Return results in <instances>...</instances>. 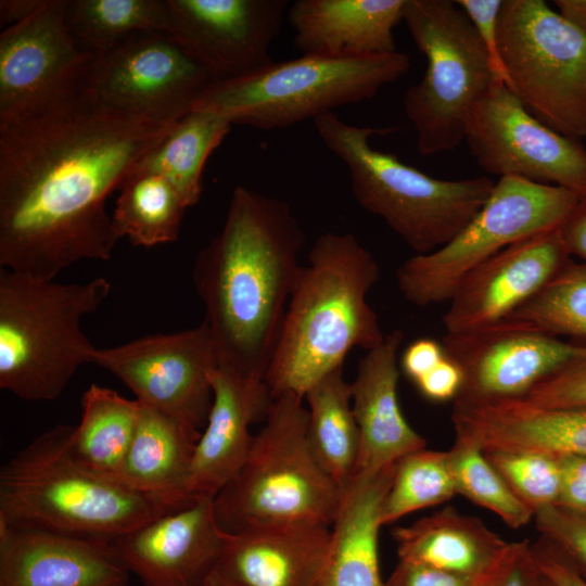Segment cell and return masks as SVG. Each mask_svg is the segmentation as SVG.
<instances>
[{"label":"cell","mask_w":586,"mask_h":586,"mask_svg":"<svg viewBox=\"0 0 586 586\" xmlns=\"http://www.w3.org/2000/svg\"><path fill=\"white\" fill-rule=\"evenodd\" d=\"M74 97L0 128V267L54 280L109 260L107 196L175 127Z\"/></svg>","instance_id":"obj_1"},{"label":"cell","mask_w":586,"mask_h":586,"mask_svg":"<svg viewBox=\"0 0 586 586\" xmlns=\"http://www.w3.org/2000/svg\"><path fill=\"white\" fill-rule=\"evenodd\" d=\"M304 233L288 203L238 186L192 280L218 367L265 381L302 265Z\"/></svg>","instance_id":"obj_2"},{"label":"cell","mask_w":586,"mask_h":586,"mask_svg":"<svg viewBox=\"0 0 586 586\" xmlns=\"http://www.w3.org/2000/svg\"><path fill=\"white\" fill-rule=\"evenodd\" d=\"M380 278L371 252L351 233L319 235L297 273L265 382L270 395L305 397L343 367L355 347L369 351L385 334L367 296Z\"/></svg>","instance_id":"obj_3"},{"label":"cell","mask_w":586,"mask_h":586,"mask_svg":"<svg viewBox=\"0 0 586 586\" xmlns=\"http://www.w3.org/2000/svg\"><path fill=\"white\" fill-rule=\"evenodd\" d=\"M72 425L37 436L0 470V522L113 543L178 510L165 499L86 468L69 450Z\"/></svg>","instance_id":"obj_4"},{"label":"cell","mask_w":586,"mask_h":586,"mask_svg":"<svg viewBox=\"0 0 586 586\" xmlns=\"http://www.w3.org/2000/svg\"><path fill=\"white\" fill-rule=\"evenodd\" d=\"M323 144L347 167L357 203L380 217L416 254L453 240L480 211L495 181L485 176L445 180L371 145L395 127L352 125L335 112L314 119Z\"/></svg>","instance_id":"obj_5"},{"label":"cell","mask_w":586,"mask_h":586,"mask_svg":"<svg viewBox=\"0 0 586 586\" xmlns=\"http://www.w3.org/2000/svg\"><path fill=\"white\" fill-rule=\"evenodd\" d=\"M111 292L98 277L60 283L0 267V387L29 402L56 399L97 347L81 330Z\"/></svg>","instance_id":"obj_6"},{"label":"cell","mask_w":586,"mask_h":586,"mask_svg":"<svg viewBox=\"0 0 586 586\" xmlns=\"http://www.w3.org/2000/svg\"><path fill=\"white\" fill-rule=\"evenodd\" d=\"M303 399L293 394L272 399L244 463L215 495L214 513L225 533L290 523L332 525L342 491L310 447Z\"/></svg>","instance_id":"obj_7"},{"label":"cell","mask_w":586,"mask_h":586,"mask_svg":"<svg viewBox=\"0 0 586 586\" xmlns=\"http://www.w3.org/2000/svg\"><path fill=\"white\" fill-rule=\"evenodd\" d=\"M409 67V56L399 51L356 59L303 54L212 81L191 110L219 114L232 125L281 129L371 99Z\"/></svg>","instance_id":"obj_8"},{"label":"cell","mask_w":586,"mask_h":586,"mask_svg":"<svg viewBox=\"0 0 586 586\" xmlns=\"http://www.w3.org/2000/svg\"><path fill=\"white\" fill-rule=\"evenodd\" d=\"M403 21L426 60L418 84L404 95L422 155L455 150L469 115L496 81L488 55L463 11L449 0H406Z\"/></svg>","instance_id":"obj_9"},{"label":"cell","mask_w":586,"mask_h":586,"mask_svg":"<svg viewBox=\"0 0 586 586\" xmlns=\"http://www.w3.org/2000/svg\"><path fill=\"white\" fill-rule=\"evenodd\" d=\"M572 192L518 177H500L470 222L448 243L406 259L397 286L409 303L448 302L461 280L506 247L557 229L578 202Z\"/></svg>","instance_id":"obj_10"},{"label":"cell","mask_w":586,"mask_h":586,"mask_svg":"<svg viewBox=\"0 0 586 586\" xmlns=\"http://www.w3.org/2000/svg\"><path fill=\"white\" fill-rule=\"evenodd\" d=\"M499 53L508 88L556 131L586 138V36L543 0H504Z\"/></svg>","instance_id":"obj_11"},{"label":"cell","mask_w":586,"mask_h":586,"mask_svg":"<svg viewBox=\"0 0 586 586\" xmlns=\"http://www.w3.org/2000/svg\"><path fill=\"white\" fill-rule=\"evenodd\" d=\"M464 141L488 174L552 183L586 199V148L532 115L502 81L473 106Z\"/></svg>","instance_id":"obj_12"},{"label":"cell","mask_w":586,"mask_h":586,"mask_svg":"<svg viewBox=\"0 0 586 586\" xmlns=\"http://www.w3.org/2000/svg\"><path fill=\"white\" fill-rule=\"evenodd\" d=\"M91 364L118 378L142 405L202 433L213 404L211 372L218 367L204 321L184 331L95 348Z\"/></svg>","instance_id":"obj_13"},{"label":"cell","mask_w":586,"mask_h":586,"mask_svg":"<svg viewBox=\"0 0 586 586\" xmlns=\"http://www.w3.org/2000/svg\"><path fill=\"white\" fill-rule=\"evenodd\" d=\"M67 0H44L0 34V128L50 109L80 92L93 56L72 38Z\"/></svg>","instance_id":"obj_14"},{"label":"cell","mask_w":586,"mask_h":586,"mask_svg":"<svg viewBox=\"0 0 586 586\" xmlns=\"http://www.w3.org/2000/svg\"><path fill=\"white\" fill-rule=\"evenodd\" d=\"M212 81L169 34L143 33L93 58L84 88L105 106L175 123Z\"/></svg>","instance_id":"obj_15"},{"label":"cell","mask_w":586,"mask_h":586,"mask_svg":"<svg viewBox=\"0 0 586 586\" xmlns=\"http://www.w3.org/2000/svg\"><path fill=\"white\" fill-rule=\"evenodd\" d=\"M446 355L461 369L454 402L486 403L523 398L535 385L586 357V347L504 322L442 339Z\"/></svg>","instance_id":"obj_16"},{"label":"cell","mask_w":586,"mask_h":586,"mask_svg":"<svg viewBox=\"0 0 586 586\" xmlns=\"http://www.w3.org/2000/svg\"><path fill=\"white\" fill-rule=\"evenodd\" d=\"M171 38L212 76L242 77L273 62L286 0H168Z\"/></svg>","instance_id":"obj_17"},{"label":"cell","mask_w":586,"mask_h":586,"mask_svg":"<svg viewBox=\"0 0 586 586\" xmlns=\"http://www.w3.org/2000/svg\"><path fill=\"white\" fill-rule=\"evenodd\" d=\"M571 258L559 228L506 247L461 280L442 317L446 333L501 322L539 293Z\"/></svg>","instance_id":"obj_18"},{"label":"cell","mask_w":586,"mask_h":586,"mask_svg":"<svg viewBox=\"0 0 586 586\" xmlns=\"http://www.w3.org/2000/svg\"><path fill=\"white\" fill-rule=\"evenodd\" d=\"M213 501L201 497L115 539L124 566L143 586H206L229 538Z\"/></svg>","instance_id":"obj_19"},{"label":"cell","mask_w":586,"mask_h":586,"mask_svg":"<svg viewBox=\"0 0 586 586\" xmlns=\"http://www.w3.org/2000/svg\"><path fill=\"white\" fill-rule=\"evenodd\" d=\"M211 384L213 404L195 445L186 486L189 501L215 497L237 474L253 443L250 428L265 421L272 403L265 381L226 368L211 372Z\"/></svg>","instance_id":"obj_20"},{"label":"cell","mask_w":586,"mask_h":586,"mask_svg":"<svg viewBox=\"0 0 586 586\" xmlns=\"http://www.w3.org/2000/svg\"><path fill=\"white\" fill-rule=\"evenodd\" d=\"M331 526L270 525L229 534L206 586H318Z\"/></svg>","instance_id":"obj_21"},{"label":"cell","mask_w":586,"mask_h":586,"mask_svg":"<svg viewBox=\"0 0 586 586\" xmlns=\"http://www.w3.org/2000/svg\"><path fill=\"white\" fill-rule=\"evenodd\" d=\"M128 577L112 543L0 522V586H124Z\"/></svg>","instance_id":"obj_22"},{"label":"cell","mask_w":586,"mask_h":586,"mask_svg":"<svg viewBox=\"0 0 586 586\" xmlns=\"http://www.w3.org/2000/svg\"><path fill=\"white\" fill-rule=\"evenodd\" d=\"M451 422L457 438L482 451L586 456V407L545 408L522 398L454 402Z\"/></svg>","instance_id":"obj_23"},{"label":"cell","mask_w":586,"mask_h":586,"mask_svg":"<svg viewBox=\"0 0 586 586\" xmlns=\"http://www.w3.org/2000/svg\"><path fill=\"white\" fill-rule=\"evenodd\" d=\"M400 330L385 334L359 360L351 383L352 407L359 431L356 472L377 471L425 448L426 441L405 419L397 395Z\"/></svg>","instance_id":"obj_24"},{"label":"cell","mask_w":586,"mask_h":586,"mask_svg":"<svg viewBox=\"0 0 586 586\" xmlns=\"http://www.w3.org/2000/svg\"><path fill=\"white\" fill-rule=\"evenodd\" d=\"M406 0H296L286 11L303 54L356 59L397 51Z\"/></svg>","instance_id":"obj_25"},{"label":"cell","mask_w":586,"mask_h":586,"mask_svg":"<svg viewBox=\"0 0 586 586\" xmlns=\"http://www.w3.org/2000/svg\"><path fill=\"white\" fill-rule=\"evenodd\" d=\"M396 462L355 473L342 491L318 586H385L380 573V511Z\"/></svg>","instance_id":"obj_26"},{"label":"cell","mask_w":586,"mask_h":586,"mask_svg":"<svg viewBox=\"0 0 586 586\" xmlns=\"http://www.w3.org/2000/svg\"><path fill=\"white\" fill-rule=\"evenodd\" d=\"M393 537L399 560L474 579L487 576L511 544L480 519L462 514L451 507L408 526L396 527Z\"/></svg>","instance_id":"obj_27"},{"label":"cell","mask_w":586,"mask_h":586,"mask_svg":"<svg viewBox=\"0 0 586 586\" xmlns=\"http://www.w3.org/2000/svg\"><path fill=\"white\" fill-rule=\"evenodd\" d=\"M201 433L140 403V416L119 480L176 509L192 504L186 486Z\"/></svg>","instance_id":"obj_28"},{"label":"cell","mask_w":586,"mask_h":586,"mask_svg":"<svg viewBox=\"0 0 586 586\" xmlns=\"http://www.w3.org/2000/svg\"><path fill=\"white\" fill-rule=\"evenodd\" d=\"M140 403L91 384L81 396V418L73 428L69 450L86 468L118 479L133 440ZM119 480V479H118Z\"/></svg>","instance_id":"obj_29"},{"label":"cell","mask_w":586,"mask_h":586,"mask_svg":"<svg viewBox=\"0 0 586 586\" xmlns=\"http://www.w3.org/2000/svg\"><path fill=\"white\" fill-rule=\"evenodd\" d=\"M307 435L323 470L343 491L353 480L359 454V431L352 407L351 383L340 367L306 393Z\"/></svg>","instance_id":"obj_30"},{"label":"cell","mask_w":586,"mask_h":586,"mask_svg":"<svg viewBox=\"0 0 586 586\" xmlns=\"http://www.w3.org/2000/svg\"><path fill=\"white\" fill-rule=\"evenodd\" d=\"M231 128L229 119L219 114L191 110L135 170H150L163 176L187 207L194 206L202 194L205 163Z\"/></svg>","instance_id":"obj_31"},{"label":"cell","mask_w":586,"mask_h":586,"mask_svg":"<svg viewBox=\"0 0 586 586\" xmlns=\"http://www.w3.org/2000/svg\"><path fill=\"white\" fill-rule=\"evenodd\" d=\"M65 22L76 44L98 58L143 33H170L168 0H67Z\"/></svg>","instance_id":"obj_32"},{"label":"cell","mask_w":586,"mask_h":586,"mask_svg":"<svg viewBox=\"0 0 586 586\" xmlns=\"http://www.w3.org/2000/svg\"><path fill=\"white\" fill-rule=\"evenodd\" d=\"M188 208L175 188L161 175L133 170L119 188L112 215L114 232L120 240L151 247L178 240Z\"/></svg>","instance_id":"obj_33"},{"label":"cell","mask_w":586,"mask_h":586,"mask_svg":"<svg viewBox=\"0 0 586 586\" xmlns=\"http://www.w3.org/2000/svg\"><path fill=\"white\" fill-rule=\"evenodd\" d=\"M501 322L568 337L586 347V263L571 258L539 293Z\"/></svg>","instance_id":"obj_34"},{"label":"cell","mask_w":586,"mask_h":586,"mask_svg":"<svg viewBox=\"0 0 586 586\" xmlns=\"http://www.w3.org/2000/svg\"><path fill=\"white\" fill-rule=\"evenodd\" d=\"M457 494L447 451L425 448L412 451L396 462L380 511L381 525L394 523L413 511L443 504Z\"/></svg>","instance_id":"obj_35"},{"label":"cell","mask_w":586,"mask_h":586,"mask_svg":"<svg viewBox=\"0 0 586 586\" xmlns=\"http://www.w3.org/2000/svg\"><path fill=\"white\" fill-rule=\"evenodd\" d=\"M447 453L458 494L497 514L512 528L534 519V511L514 495L477 446L456 437Z\"/></svg>","instance_id":"obj_36"},{"label":"cell","mask_w":586,"mask_h":586,"mask_svg":"<svg viewBox=\"0 0 586 586\" xmlns=\"http://www.w3.org/2000/svg\"><path fill=\"white\" fill-rule=\"evenodd\" d=\"M483 453L514 495L534 513L558 505L562 482L560 457L521 450Z\"/></svg>","instance_id":"obj_37"},{"label":"cell","mask_w":586,"mask_h":586,"mask_svg":"<svg viewBox=\"0 0 586 586\" xmlns=\"http://www.w3.org/2000/svg\"><path fill=\"white\" fill-rule=\"evenodd\" d=\"M533 520L540 537L556 546L586 578V515L552 505L537 510Z\"/></svg>","instance_id":"obj_38"},{"label":"cell","mask_w":586,"mask_h":586,"mask_svg":"<svg viewBox=\"0 0 586 586\" xmlns=\"http://www.w3.org/2000/svg\"><path fill=\"white\" fill-rule=\"evenodd\" d=\"M522 399L545 408L586 407V357L546 378Z\"/></svg>","instance_id":"obj_39"},{"label":"cell","mask_w":586,"mask_h":586,"mask_svg":"<svg viewBox=\"0 0 586 586\" xmlns=\"http://www.w3.org/2000/svg\"><path fill=\"white\" fill-rule=\"evenodd\" d=\"M455 3L469 18L484 46L496 80L506 84L499 53V16L504 0H456Z\"/></svg>","instance_id":"obj_40"},{"label":"cell","mask_w":586,"mask_h":586,"mask_svg":"<svg viewBox=\"0 0 586 586\" xmlns=\"http://www.w3.org/2000/svg\"><path fill=\"white\" fill-rule=\"evenodd\" d=\"M531 543H511L502 560L480 586H537L539 572L533 560Z\"/></svg>","instance_id":"obj_41"},{"label":"cell","mask_w":586,"mask_h":586,"mask_svg":"<svg viewBox=\"0 0 586 586\" xmlns=\"http://www.w3.org/2000/svg\"><path fill=\"white\" fill-rule=\"evenodd\" d=\"M482 579L399 560L385 586H480Z\"/></svg>","instance_id":"obj_42"},{"label":"cell","mask_w":586,"mask_h":586,"mask_svg":"<svg viewBox=\"0 0 586 586\" xmlns=\"http://www.w3.org/2000/svg\"><path fill=\"white\" fill-rule=\"evenodd\" d=\"M530 547L538 571L553 586H586V578L551 543L540 537Z\"/></svg>","instance_id":"obj_43"},{"label":"cell","mask_w":586,"mask_h":586,"mask_svg":"<svg viewBox=\"0 0 586 586\" xmlns=\"http://www.w3.org/2000/svg\"><path fill=\"white\" fill-rule=\"evenodd\" d=\"M463 383L460 367L447 355L429 373L416 382L420 393L433 402H446L458 396Z\"/></svg>","instance_id":"obj_44"},{"label":"cell","mask_w":586,"mask_h":586,"mask_svg":"<svg viewBox=\"0 0 586 586\" xmlns=\"http://www.w3.org/2000/svg\"><path fill=\"white\" fill-rule=\"evenodd\" d=\"M562 482L558 505L586 515V456H561Z\"/></svg>","instance_id":"obj_45"},{"label":"cell","mask_w":586,"mask_h":586,"mask_svg":"<svg viewBox=\"0 0 586 586\" xmlns=\"http://www.w3.org/2000/svg\"><path fill=\"white\" fill-rule=\"evenodd\" d=\"M446 357L442 342L421 337L411 342L400 356V367L415 383Z\"/></svg>","instance_id":"obj_46"},{"label":"cell","mask_w":586,"mask_h":586,"mask_svg":"<svg viewBox=\"0 0 586 586\" xmlns=\"http://www.w3.org/2000/svg\"><path fill=\"white\" fill-rule=\"evenodd\" d=\"M559 231L570 256L586 263V199L578 200Z\"/></svg>","instance_id":"obj_47"},{"label":"cell","mask_w":586,"mask_h":586,"mask_svg":"<svg viewBox=\"0 0 586 586\" xmlns=\"http://www.w3.org/2000/svg\"><path fill=\"white\" fill-rule=\"evenodd\" d=\"M44 0H1L0 25L8 28L34 14Z\"/></svg>","instance_id":"obj_48"},{"label":"cell","mask_w":586,"mask_h":586,"mask_svg":"<svg viewBox=\"0 0 586 586\" xmlns=\"http://www.w3.org/2000/svg\"><path fill=\"white\" fill-rule=\"evenodd\" d=\"M558 13L586 36V0H555Z\"/></svg>","instance_id":"obj_49"},{"label":"cell","mask_w":586,"mask_h":586,"mask_svg":"<svg viewBox=\"0 0 586 586\" xmlns=\"http://www.w3.org/2000/svg\"><path fill=\"white\" fill-rule=\"evenodd\" d=\"M537 586H553V585L539 572Z\"/></svg>","instance_id":"obj_50"},{"label":"cell","mask_w":586,"mask_h":586,"mask_svg":"<svg viewBox=\"0 0 586 586\" xmlns=\"http://www.w3.org/2000/svg\"><path fill=\"white\" fill-rule=\"evenodd\" d=\"M124 586H128V585H124Z\"/></svg>","instance_id":"obj_51"}]
</instances>
